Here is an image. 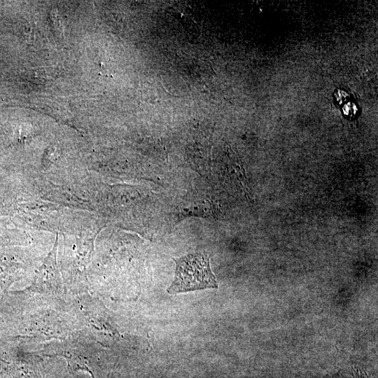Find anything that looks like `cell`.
<instances>
[{
	"mask_svg": "<svg viewBox=\"0 0 378 378\" xmlns=\"http://www.w3.org/2000/svg\"><path fill=\"white\" fill-rule=\"evenodd\" d=\"M34 353L43 356L62 357L71 370L86 371L92 378H105L107 372L108 358L104 351L92 338L80 330L64 339L46 343Z\"/></svg>",
	"mask_w": 378,
	"mask_h": 378,
	"instance_id": "6da1fadb",
	"label": "cell"
},
{
	"mask_svg": "<svg viewBox=\"0 0 378 378\" xmlns=\"http://www.w3.org/2000/svg\"><path fill=\"white\" fill-rule=\"evenodd\" d=\"M30 255L20 248H0V289L6 295L11 286L31 272Z\"/></svg>",
	"mask_w": 378,
	"mask_h": 378,
	"instance_id": "52a82bcc",
	"label": "cell"
},
{
	"mask_svg": "<svg viewBox=\"0 0 378 378\" xmlns=\"http://www.w3.org/2000/svg\"><path fill=\"white\" fill-rule=\"evenodd\" d=\"M57 235L52 249L36 268L31 284L24 289L8 293L20 300L32 298L42 302H65L67 290L57 262Z\"/></svg>",
	"mask_w": 378,
	"mask_h": 378,
	"instance_id": "3957f363",
	"label": "cell"
},
{
	"mask_svg": "<svg viewBox=\"0 0 378 378\" xmlns=\"http://www.w3.org/2000/svg\"><path fill=\"white\" fill-rule=\"evenodd\" d=\"M27 239L24 236L2 233L0 232V247L14 245H24Z\"/></svg>",
	"mask_w": 378,
	"mask_h": 378,
	"instance_id": "ba28073f",
	"label": "cell"
},
{
	"mask_svg": "<svg viewBox=\"0 0 378 378\" xmlns=\"http://www.w3.org/2000/svg\"><path fill=\"white\" fill-rule=\"evenodd\" d=\"M43 360L25 353L17 343L0 338V378H44Z\"/></svg>",
	"mask_w": 378,
	"mask_h": 378,
	"instance_id": "8992f818",
	"label": "cell"
},
{
	"mask_svg": "<svg viewBox=\"0 0 378 378\" xmlns=\"http://www.w3.org/2000/svg\"><path fill=\"white\" fill-rule=\"evenodd\" d=\"M94 238L95 236L80 234L65 241L61 273L66 290L74 295L88 292L86 270L92 257Z\"/></svg>",
	"mask_w": 378,
	"mask_h": 378,
	"instance_id": "277c9868",
	"label": "cell"
},
{
	"mask_svg": "<svg viewBox=\"0 0 378 378\" xmlns=\"http://www.w3.org/2000/svg\"><path fill=\"white\" fill-rule=\"evenodd\" d=\"M8 330L0 338L22 344L30 341L58 340L64 339L75 332L76 325L54 311L44 313H10Z\"/></svg>",
	"mask_w": 378,
	"mask_h": 378,
	"instance_id": "7a4b0ae2",
	"label": "cell"
},
{
	"mask_svg": "<svg viewBox=\"0 0 378 378\" xmlns=\"http://www.w3.org/2000/svg\"><path fill=\"white\" fill-rule=\"evenodd\" d=\"M174 260L176 265L175 278L167 289L168 293L218 288L206 253H191Z\"/></svg>",
	"mask_w": 378,
	"mask_h": 378,
	"instance_id": "5b68a950",
	"label": "cell"
}]
</instances>
